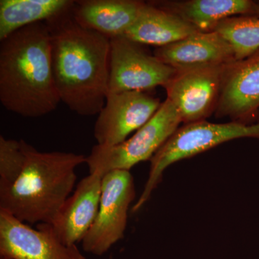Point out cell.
<instances>
[{"label": "cell", "mask_w": 259, "mask_h": 259, "mask_svg": "<svg viewBox=\"0 0 259 259\" xmlns=\"http://www.w3.org/2000/svg\"><path fill=\"white\" fill-rule=\"evenodd\" d=\"M71 9L46 22L56 89L71 111L98 115L108 94L110 39L80 26Z\"/></svg>", "instance_id": "obj_1"}, {"label": "cell", "mask_w": 259, "mask_h": 259, "mask_svg": "<svg viewBox=\"0 0 259 259\" xmlns=\"http://www.w3.org/2000/svg\"><path fill=\"white\" fill-rule=\"evenodd\" d=\"M0 102L28 118L47 115L61 102L47 23L29 25L0 41Z\"/></svg>", "instance_id": "obj_2"}, {"label": "cell", "mask_w": 259, "mask_h": 259, "mask_svg": "<svg viewBox=\"0 0 259 259\" xmlns=\"http://www.w3.org/2000/svg\"><path fill=\"white\" fill-rule=\"evenodd\" d=\"M26 162L13 185L0 188V209L28 224H51L74 190L76 169L87 156L40 152L24 141Z\"/></svg>", "instance_id": "obj_3"}, {"label": "cell", "mask_w": 259, "mask_h": 259, "mask_svg": "<svg viewBox=\"0 0 259 259\" xmlns=\"http://www.w3.org/2000/svg\"><path fill=\"white\" fill-rule=\"evenodd\" d=\"M243 138L259 140V120L250 125L232 121L226 123H213L207 120L184 124L150 161L148 180L142 194L133 207L132 212H138L149 200L168 166L224 143Z\"/></svg>", "instance_id": "obj_4"}, {"label": "cell", "mask_w": 259, "mask_h": 259, "mask_svg": "<svg viewBox=\"0 0 259 259\" xmlns=\"http://www.w3.org/2000/svg\"><path fill=\"white\" fill-rule=\"evenodd\" d=\"M181 123L176 107L166 99L152 118L129 139L114 146L95 145L87 157L89 172L103 177L114 170L130 171L141 162L151 161Z\"/></svg>", "instance_id": "obj_5"}, {"label": "cell", "mask_w": 259, "mask_h": 259, "mask_svg": "<svg viewBox=\"0 0 259 259\" xmlns=\"http://www.w3.org/2000/svg\"><path fill=\"white\" fill-rule=\"evenodd\" d=\"M135 197L134 177L130 171L114 170L102 177L98 212L81 241L85 252L102 255L123 238L127 213Z\"/></svg>", "instance_id": "obj_6"}, {"label": "cell", "mask_w": 259, "mask_h": 259, "mask_svg": "<svg viewBox=\"0 0 259 259\" xmlns=\"http://www.w3.org/2000/svg\"><path fill=\"white\" fill-rule=\"evenodd\" d=\"M144 45L125 36L110 39L108 94L146 92L163 87L177 71L163 64Z\"/></svg>", "instance_id": "obj_7"}, {"label": "cell", "mask_w": 259, "mask_h": 259, "mask_svg": "<svg viewBox=\"0 0 259 259\" xmlns=\"http://www.w3.org/2000/svg\"><path fill=\"white\" fill-rule=\"evenodd\" d=\"M225 66L177 71L164 86L182 123L206 120L215 112Z\"/></svg>", "instance_id": "obj_8"}, {"label": "cell", "mask_w": 259, "mask_h": 259, "mask_svg": "<svg viewBox=\"0 0 259 259\" xmlns=\"http://www.w3.org/2000/svg\"><path fill=\"white\" fill-rule=\"evenodd\" d=\"M161 104L146 92L107 94L94 127L97 144L114 146L123 142L152 118Z\"/></svg>", "instance_id": "obj_9"}, {"label": "cell", "mask_w": 259, "mask_h": 259, "mask_svg": "<svg viewBox=\"0 0 259 259\" xmlns=\"http://www.w3.org/2000/svg\"><path fill=\"white\" fill-rule=\"evenodd\" d=\"M0 256L13 259H86L77 245H66L49 224L33 229L0 209Z\"/></svg>", "instance_id": "obj_10"}, {"label": "cell", "mask_w": 259, "mask_h": 259, "mask_svg": "<svg viewBox=\"0 0 259 259\" xmlns=\"http://www.w3.org/2000/svg\"><path fill=\"white\" fill-rule=\"evenodd\" d=\"M214 115L246 125L259 120V50L225 66Z\"/></svg>", "instance_id": "obj_11"}, {"label": "cell", "mask_w": 259, "mask_h": 259, "mask_svg": "<svg viewBox=\"0 0 259 259\" xmlns=\"http://www.w3.org/2000/svg\"><path fill=\"white\" fill-rule=\"evenodd\" d=\"M176 71L225 66L236 61L229 44L218 32H197L153 53Z\"/></svg>", "instance_id": "obj_12"}, {"label": "cell", "mask_w": 259, "mask_h": 259, "mask_svg": "<svg viewBox=\"0 0 259 259\" xmlns=\"http://www.w3.org/2000/svg\"><path fill=\"white\" fill-rule=\"evenodd\" d=\"M102 177L89 174L66 199L55 221L49 224L56 236L66 245H76L93 226L98 212Z\"/></svg>", "instance_id": "obj_13"}, {"label": "cell", "mask_w": 259, "mask_h": 259, "mask_svg": "<svg viewBox=\"0 0 259 259\" xmlns=\"http://www.w3.org/2000/svg\"><path fill=\"white\" fill-rule=\"evenodd\" d=\"M145 4L139 0H79L71 13L80 26L111 39L125 35Z\"/></svg>", "instance_id": "obj_14"}, {"label": "cell", "mask_w": 259, "mask_h": 259, "mask_svg": "<svg viewBox=\"0 0 259 259\" xmlns=\"http://www.w3.org/2000/svg\"><path fill=\"white\" fill-rule=\"evenodd\" d=\"M148 3L173 13L199 32H211L225 19L253 15L251 0H157Z\"/></svg>", "instance_id": "obj_15"}, {"label": "cell", "mask_w": 259, "mask_h": 259, "mask_svg": "<svg viewBox=\"0 0 259 259\" xmlns=\"http://www.w3.org/2000/svg\"><path fill=\"white\" fill-rule=\"evenodd\" d=\"M199 32L173 13L146 2L134 25L123 36L142 45L166 47Z\"/></svg>", "instance_id": "obj_16"}, {"label": "cell", "mask_w": 259, "mask_h": 259, "mask_svg": "<svg viewBox=\"0 0 259 259\" xmlns=\"http://www.w3.org/2000/svg\"><path fill=\"white\" fill-rule=\"evenodd\" d=\"M71 0H1L0 41L29 25L46 23L71 9Z\"/></svg>", "instance_id": "obj_17"}, {"label": "cell", "mask_w": 259, "mask_h": 259, "mask_svg": "<svg viewBox=\"0 0 259 259\" xmlns=\"http://www.w3.org/2000/svg\"><path fill=\"white\" fill-rule=\"evenodd\" d=\"M213 31L231 45L236 61L242 60L259 50V18L239 15L225 19Z\"/></svg>", "instance_id": "obj_18"}, {"label": "cell", "mask_w": 259, "mask_h": 259, "mask_svg": "<svg viewBox=\"0 0 259 259\" xmlns=\"http://www.w3.org/2000/svg\"><path fill=\"white\" fill-rule=\"evenodd\" d=\"M26 162L24 140L0 136V188L13 185L23 171Z\"/></svg>", "instance_id": "obj_19"}, {"label": "cell", "mask_w": 259, "mask_h": 259, "mask_svg": "<svg viewBox=\"0 0 259 259\" xmlns=\"http://www.w3.org/2000/svg\"><path fill=\"white\" fill-rule=\"evenodd\" d=\"M253 16L259 18V1H255V10Z\"/></svg>", "instance_id": "obj_20"}, {"label": "cell", "mask_w": 259, "mask_h": 259, "mask_svg": "<svg viewBox=\"0 0 259 259\" xmlns=\"http://www.w3.org/2000/svg\"><path fill=\"white\" fill-rule=\"evenodd\" d=\"M0 259H13L11 258H8V257L0 256Z\"/></svg>", "instance_id": "obj_21"}]
</instances>
